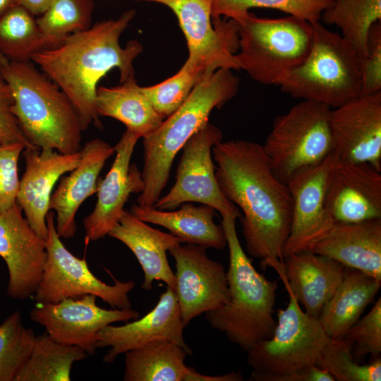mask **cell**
<instances>
[{
    "label": "cell",
    "mask_w": 381,
    "mask_h": 381,
    "mask_svg": "<svg viewBox=\"0 0 381 381\" xmlns=\"http://www.w3.org/2000/svg\"><path fill=\"white\" fill-rule=\"evenodd\" d=\"M87 356L82 348L59 343L44 333L35 337L15 381H69L73 363Z\"/></svg>",
    "instance_id": "obj_30"
},
{
    "label": "cell",
    "mask_w": 381,
    "mask_h": 381,
    "mask_svg": "<svg viewBox=\"0 0 381 381\" xmlns=\"http://www.w3.org/2000/svg\"><path fill=\"white\" fill-rule=\"evenodd\" d=\"M380 286V280L345 267L341 283L318 318L327 334L330 338L343 337L373 301Z\"/></svg>",
    "instance_id": "obj_27"
},
{
    "label": "cell",
    "mask_w": 381,
    "mask_h": 381,
    "mask_svg": "<svg viewBox=\"0 0 381 381\" xmlns=\"http://www.w3.org/2000/svg\"><path fill=\"white\" fill-rule=\"evenodd\" d=\"M287 292L289 303L277 311L272 336L248 351L247 362L253 368L249 380L269 381L316 365L330 338L318 319L306 313L292 293Z\"/></svg>",
    "instance_id": "obj_9"
},
{
    "label": "cell",
    "mask_w": 381,
    "mask_h": 381,
    "mask_svg": "<svg viewBox=\"0 0 381 381\" xmlns=\"http://www.w3.org/2000/svg\"><path fill=\"white\" fill-rule=\"evenodd\" d=\"M115 154L114 147L95 138L87 142L80 150L78 166L61 178L52 193L49 209L56 212V229L61 238L75 234V214L83 202L97 193L98 177L106 161Z\"/></svg>",
    "instance_id": "obj_22"
},
{
    "label": "cell",
    "mask_w": 381,
    "mask_h": 381,
    "mask_svg": "<svg viewBox=\"0 0 381 381\" xmlns=\"http://www.w3.org/2000/svg\"><path fill=\"white\" fill-rule=\"evenodd\" d=\"M35 334L23 324L20 310L0 325V381H15L32 350Z\"/></svg>",
    "instance_id": "obj_36"
},
{
    "label": "cell",
    "mask_w": 381,
    "mask_h": 381,
    "mask_svg": "<svg viewBox=\"0 0 381 381\" xmlns=\"http://www.w3.org/2000/svg\"><path fill=\"white\" fill-rule=\"evenodd\" d=\"M16 5L17 0H0V17Z\"/></svg>",
    "instance_id": "obj_44"
},
{
    "label": "cell",
    "mask_w": 381,
    "mask_h": 381,
    "mask_svg": "<svg viewBox=\"0 0 381 381\" xmlns=\"http://www.w3.org/2000/svg\"><path fill=\"white\" fill-rule=\"evenodd\" d=\"M97 296L88 294L80 298H68L56 303H36L30 318L42 325L55 341L82 348L87 355H94L99 332L116 322H127L140 317L131 309L107 310L98 306Z\"/></svg>",
    "instance_id": "obj_13"
},
{
    "label": "cell",
    "mask_w": 381,
    "mask_h": 381,
    "mask_svg": "<svg viewBox=\"0 0 381 381\" xmlns=\"http://www.w3.org/2000/svg\"><path fill=\"white\" fill-rule=\"evenodd\" d=\"M329 126L336 159L381 171V91L331 109Z\"/></svg>",
    "instance_id": "obj_15"
},
{
    "label": "cell",
    "mask_w": 381,
    "mask_h": 381,
    "mask_svg": "<svg viewBox=\"0 0 381 381\" xmlns=\"http://www.w3.org/2000/svg\"><path fill=\"white\" fill-rule=\"evenodd\" d=\"M0 76L9 87L12 112L28 143L71 154L80 150L83 131L66 94L30 61L0 60Z\"/></svg>",
    "instance_id": "obj_3"
},
{
    "label": "cell",
    "mask_w": 381,
    "mask_h": 381,
    "mask_svg": "<svg viewBox=\"0 0 381 381\" xmlns=\"http://www.w3.org/2000/svg\"><path fill=\"white\" fill-rule=\"evenodd\" d=\"M316 365L326 369L338 381H380L381 360L377 357L360 365L352 353V343L345 337L329 338Z\"/></svg>",
    "instance_id": "obj_35"
},
{
    "label": "cell",
    "mask_w": 381,
    "mask_h": 381,
    "mask_svg": "<svg viewBox=\"0 0 381 381\" xmlns=\"http://www.w3.org/2000/svg\"><path fill=\"white\" fill-rule=\"evenodd\" d=\"M25 147L22 143H0V212L16 204L20 186L18 163Z\"/></svg>",
    "instance_id": "obj_39"
},
{
    "label": "cell",
    "mask_w": 381,
    "mask_h": 381,
    "mask_svg": "<svg viewBox=\"0 0 381 381\" xmlns=\"http://www.w3.org/2000/svg\"><path fill=\"white\" fill-rule=\"evenodd\" d=\"M56 0H17L18 4L28 10L34 16H41Z\"/></svg>",
    "instance_id": "obj_43"
},
{
    "label": "cell",
    "mask_w": 381,
    "mask_h": 381,
    "mask_svg": "<svg viewBox=\"0 0 381 381\" xmlns=\"http://www.w3.org/2000/svg\"><path fill=\"white\" fill-rule=\"evenodd\" d=\"M13 98L11 91L0 77V143H22L31 146L25 139L18 121L12 112Z\"/></svg>",
    "instance_id": "obj_41"
},
{
    "label": "cell",
    "mask_w": 381,
    "mask_h": 381,
    "mask_svg": "<svg viewBox=\"0 0 381 381\" xmlns=\"http://www.w3.org/2000/svg\"><path fill=\"white\" fill-rule=\"evenodd\" d=\"M344 337L352 343L354 358L361 359L370 354L377 356L381 352V298L374 303L367 315L359 319Z\"/></svg>",
    "instance_id": "obj_38"
},
{
    "label": "cell",
    "mask_w": 381,
    "mask_h": 381,
    "mask_svg": "<svg viewBox=\"0 0 381 381\" xmlns=\"http://www.w3.org/2000/svg\"><path fill=\"white\" fill-rule=\"evenodd\" d=\"M210 74L205 68L188 59L171 78L152 86L140 87V90L156 111L165 119L182 105L194 87Z\"/></svg>",
    "instance_id": "obj_33"
},
{
    "label": "cell",
    "mask_w": 381,
    "mask_h": 381,
    "mask_svg": "<svg viewBox=\"0 0 381 381\" xmlns=\"http://www.w3.org/2000/svg\"><path fill=\"white\" fill-rule=\"evenodd\" d=\"M232 19L238 35L239 69L258 83L279 85L310 50L313 24L302 18H262L247 12Z\"/></svg>",
    "instance_id": "obj_7"
},
{
    "label": "cell",
    "mask_w": 381,
    "mask_h": 381,
    "mask_svg": "<svg viewBox=\"0 0 381 381\" xmlns=\"http://www.w3.org/2000/svg\"><path fill=\"white\" fill-rule=\"evenodd\" d=\"M222 217L229 250L226 272L229 300L219 308L206 313V319L213 329L248 352L274 333L278 284L258 272L246 255L237 236V217L231 214Z\"/></svg>",
    "instance_id": "obj_5"
},
{
    "label": "cell",
    "mask_w": 381,
    "mask_h": 381,
    "mask_svg": "<svg viewBox=\"0 0 381 381\" xmlns=\"http://www.w3.org/2000/svg\"><path fill=\"white\" fill-rule=\"evenodd\" d=\"M108 236L123 243L135 256L144 273L143 289H152L157 280L175 290L176 277L167 252L182 243L179 238L150 226L125 210Z\"/></svg>",
    "instance_id": "obj_25"
},
{
    "label": "cell",
    "mask_w": 381,
    "mask_h": 381,
    "mask_svg": "<svg viewBox=\"0 0 381 381\" xmlns=\"http://www.w3.org/2000/svg\"><path fill=\"white\" fill-rule=\"evenodd\" d=\"M308 250L381 281V218L334 222Z\"/></svg>",
    "instance_id": "obj_23"
},
{
    "label": "cell",
    "mask_w": 381,
    "mask_h": 381,
    "mask_svg": "<svg viewBox=\"0 0 381 381\" xmlns=\"http://www.w3.org/2000/svg\"><path fill=\"white\" fill-rule=\"evenodd\" d=\"M178 210H160L154 207L134 205L131 213L139 219L167 229L182 243L205 248L222 250L227 246L223 226L214 221V209L190 202L181 205Z\"/></svg>",
    "instance_id": "obj_26"
},
{
    "label": "cell",
    "mask_w": 381,
    "mask_h": 381,
    "mask_svg": "<svg viewBox=\"0 0 381 381\" xmlns=\"http://www.w3.org/2000/svg\"><path fill=\"white\" fill-rule=\"evenodd\" d=\"M381 20V0H332L320 20L334 24L355 51L361 66L367 56V40L371 26Z\"/></svg>",
    "instance_id": "obj_32"
},
{
    "label": "cell",
    "mask_w": 381,
    "mask_h": 381,
    "mask_svg": "<svg viewBox=\"0 0 381 381\" xmlns=\"http://www.w3.org/2000/svg\"><path fill=\"white\" fill-rule=\"evenodd\" d=\"M333 159L332 154L319 164L298 173L287 183L292 201V221L284 246V258L308 250L334 225L325 205L326 179Z\"/></svg>",
    "instance_id": "obj_18"
},
{
    "label": "cell",
    "mask_w": 381,
    "mask_h": 381,
    "mask_svg": "<svg viewBox=\"0 0 381 381\" xmlns=\"http://www.w3.org/2000/svg\"><path fill=\"white\" fill-rule=\"evenodd\" d=\"M330 109L320 102L301 100L275 118L262 146L273 173L284 183L332 154Z\"/></svg>",
    "instance_id": "obj_8"
},
{
    "label": "cell",
    "mask_w": 381,
    "mask_h": 381,
    "mask_svg": "<svg viewBox=\"0 0 381 381\" xmlns=\"http://www.w3.org/2000/svg\"><path fill=\"white\" fill-rule=\"evenodd\" d=\"M95 108L99 116H109L121 121L126 130L140 138L154 132L164 120L136 81L112 87H97Z\"/></svg>",
    "instance_id": "obj_28"
},
{
    "label": "cell",
    "mask_w": 381,
    "mask_h": 381,
    "mask_svg": "<svg viewBox=\"0 0 381 381\" xmlns=\"http://www.w3.org/2000/svg\"><path fill=\"white\" fill-rule=\"evenodd\" d=\"M4 57L2 54H0V60Z\"/></svg>",
    "instance_id": "obj_45"
},
{
    "label": "cell",
    "mask_w": 381,
    "mask_h": 381,
    "mask_svg": "<svg viewBox=\"0 0 381 381\" xmlns=\"http://www.w3.org/2000/svg\"><path fill=\"white\" fill-rule=\"evenodd\" d=\"M1 77V76H0Z\"/></svg>",
    "instance_id": "obj_46"
},
{
    "label": "cell",
    "mask_w": 381,
    "mask_h": 381,
    "mask_svg": "<svg viewBox=\"0 0 381 381\" xmlns=\"http://www.w3.org/2000/svg\"><path fill=\"white\" fill-rule=\"evenodd\" d=\"M53 47L35 16L22 6L16 5L0 17V54L7 59L30 61L35 54Z\"/></svg>",
    "instance_id": "obj_31"
},
{
    "label": "cell",
    "mask_w": 381,
    "mask_h": 381,
    "mask_svg": "<svg viewBox=\"0 0 381 381\" xmlns=\"http://www.w3.org/2000/svg\"><path fill=\"white\" fill-rule=\"evenodd\" d=\"M313 24L310 50L280 83L281 90L302 100L339 107L363 95L361 66L351 46L320 21Z\"/></svg>",
    "instance_id": "obj_6"
},
{
    "label": "cell",
    "mask_w": 381,
    "mask_h": 381,
    "mask_svg": "<svg viewBox=\"0 0 381 381\" xmlns=\"http://www.w3.org/2000/svg\"><path fill=\"white\" fill-rule=\"evenodd\" d=\"M55 214L49 211L47 215L48 229L45 240L47 260L39 286L33 296L37 303H56L63 299L77 298L92 294L107 303L112 308H131L128 294L135 284L133 281L114 280L108 284L99 279L85 259L71 253L64 245L54 224Z\"/></svg>",
    "instance_id": "obj_10"
},
{
    "label": "cell",
    "mask_w": 381,
    "mask_h": 381,
    "mask_svg": "<svg viewBox=\"0 0 381 381\" xmlns=\"http://www.w3.org/2000/svg\"><path fill=\"white\" fill-rule=\"evenodd\" d=\"M0 256L8 269L7 295L14 300L33 296L47 260L45 240L32 229L17 203L0 212Z\"/></svg>",
    "instance_id": "obj_16"
},
{
    "label": "cell",
    "mask_w": 381,
    "mask_h": 381,
    "mask_svg": "<svg viewBox=\"0 0 381 381\" xmlns=\"http://www.w3.org/2000/svg\"><path fill=\"white\" fill-rule=\"evenodd\" d=\"M169 7L185 35L188 59L212 73L219 68L240 70L236 54L238 35L232 18L212 17V0H135Z\"/></svg>",
    "instance_id": "obj_12"
},
{
    "label": "cell",
    "mask_w": 381,
    "mask_h": 381,
    "mask_svg": "<svg viewBox=\"0 0 381 381\" xmlns=\"http://www.w3.org/2000/svg\"><path fill=\"white\" fill-rule=\"evenodd\" d=\"M139 138L126 130L114 146L115 159L105 177L99 182L95 208L83 220L87 241H97L108 235L121 217L130 195L143 190L141 171L135 164H131Z\"/></svg>",
    "instance_id": "obj_19"
},
{
    "label": "cell",
    "mask_w": 381,
    "mask_h": 381,
    "mask_svg": "<svg viewBox=\"0 0 381 381\" xmlns=\"http://www.w3.org/2000/svg\"><path fill=\"white\" fill-rule=\"evenodd\" d=\"M332 4V0H212V17L234 18L251 8H267L315 23Z\"/></svg>",
    "instance_id": "obj_37"
},
{
    "label": "cell",
    "mask_w": 381,
    "mask_h": 381,
    "mask_svg": "<svg viewBox=\"0 0 381 381\" xmlns=\"http://www.w3.org/2000/svg\"><path fill=\"white\" fill-rule=\"evenodd\" d=\"M23 155L25 169L20 180L16 203L32 229L46 240L52 190L64 174L78 166L80 151L64 154L52 149L26 147Z\"/></svg>",
    "instance_id": "obj_21"
},
{
    "label": "cell",
    "mask_w": 381,
    "mask_h": 381,
    "mask_svg": "<svg viewBox=\"0 0 381 381\" xmlns=\"http://www.w3.org/2000/svg\"><path fill=\"white\" fill-rule=\"evenodd\" d=\"M205 250L186 243L169 250L176 262L174 291L186 327L193 318L219 308L229 300L224 266L209 258Z\"/></svg>",
    "instance_id": "obj_14"
},
{
    "label": "cell",
    "mask_w": 381,
    "mask_h": 381,
    "mask_svg": "<svg viewBox=\"0 0 381 381\" xmlns=\"http://www.w3.org/2000/svg\"><path fill=\"white\" fill-rule=\"evenodd\" d=\"M222 141L221 130L206 121L182 147L176 182L154 207L171 210L183 203L195 202L212 207L221 216L240 217L239 209L225 197L215 177L212 150Z\"/></svg>",
    "instance_id": "obj_11"
},
{
    "label": "cell",
    "mask_w": 381,
    "mask_h": 381,
    "mask_svg": "<svg viewBox=\"0 0 381 381\" xmlns=\"http://www.w3.org/2000/svg\"><path fill=\"white\" fill-rule=\"evenodd\" d=\"M363 95L381 91V22L370 28L367 40V56L361 66Z\"/></svg>",
    "instance_id": "obj_40"
},
{
    "label": "cell",
    "mask_w": 381,
    "mask_h": 381,
    "mask_svg": "<svg viewBox=\"0 0 381 381\" xmlns=\"http://www.w3.org/2000/svg\"><path fill=\"white\" fill-rule=\"evenodd\" d=\"M243 377L236 372H230L221 375L211 376L202 375L195 369L188 367L183 381H241Z\"/></svg>",
    "instance_id": "obj_42"
},
{
    "label": "cell",
    "mask_w": 381,
    "mask_h": 381,
    "mask_svg": "<svg viewBox=\"0 0 381 381\" xmlns=\"http://www.w3.org/2000/svg\"><path fill=\"white\" fill-rule=\"evenodd\" d=\"M325 205L334 222L381 218V171L334 157L326 179Z\"/></svg>",
    "instance_id": "obj_17"
},
{
    "label": "cell",
    "mask_w": 381,
    "mask_h": 381,
    "mask_svg": "<svg viewBox=\"0 0 381 381\" xmlns=\"http://www.w3.org/2000/svg\"><path fill=\"white\" fill-rule=\"evenodd\" d=\"M185 327L176 292L167 286L154 308L143 317L121 326L109 325L102 329L97 346L110 348L103 358L107 363H113L121 353L156 340L174 341L190 356L192 350L183 339Z\"/></svg>",
    "instance_id": "obj_20"
},
{
    "label": "cell",
    "mask_w": 381,
    "mask_h": 381,
    "mask_svg": "<svg viewBox=\"0 0 381 381\" xmlns=\"http://www.w3.org/2000/svg\"><path fill=\"white\" fill-rule=\"evenodd\" d=\"M215 177L225 197L243 212L240 217L248 254L261 259L283 281L284 246L292 221L287 185L273 173L262 145L246 140L220 142L212 150Z\"/></svg>",
    "instance_id": "obj_1"
},
{
    "label": "cell",
    "mask_w": 381,
    "mask_h": 381,
    "mask_svg": "<svg viewBox=\"0 0 381 381\" xmlns=\"http://www.w3.org/2000/svg\"><path fill=\"white\" fill-rule=\"evenodd\" d=\"M187 351L169 340H156L125 353V381H183Z\"/></svg>",
    "instance_id": "obj_29"
},
{
    "label": "cell",
    "mask_w": 381,
    "mask_h": 381,
    "mask_svg": "<svg viewBox=\"0 0 381 381\" xmlns=\"http://www.w3.org/2000/svg\"><path fill=\"white\" fill-rule=\"evenodd\" d=\"M239 79L231 69L219 68L198 83L182 104L152 133L143 138V190L138 205L154 207L169 179L177 153L220 108L238 92Z\"/></svg>",
    "instance_id": "obj_4"
},
{
    "label": "cell",
    "mask_w": 381,
    "mask_h": 381,
    "mask_svg": "<svg viewBox=\"0 0 381 381\" xmlns=\"http://www.w3.org/2000/svg\"><path fill=\"white\" fill-rule=\"evenodd\" d=\"M93 0H56L38 18L42 33L55 46L68 35L92 25Z\"/></svg>",
    "instance_id": "obj_34"
},
{
    "label": "cell",
    "mask_w": 381,
    "mask_h": 381,
    "mask_svg": "<svg viewBox=\"0 0 381 381\" xmlns=\"http://www.w3.org/2000/svg\"><path fill=\"white\" fill-rule=\"evenodd\" d=\"M135 14L130 9L116 19L97 22L31 59L68 97L83 131L90 125L102 127L95 108L97 83L102 77L118 68L121 83L136 81L133 63L143 46L136 40L128 42L124 47L119 44Z\"/></svg>",
    "instance_id": "obj_2"
},
{
    "label": "cell",
    "mask_w": 381,
    "mask_h": 381,
    "mask_svg": "<svg viewBox=\"0 0 381 381\" xmlns=\"http://www.w3.org/2000/svg\"><path fill=\"white\" fill-rule=\"evenodd\" d=\"M286 291L292 293L308 315L318 318L342 282L345 267L327 257L304 250L284 258Z\"/></svg>",
    "instance_id": "obj_24"
}]
</instances>
